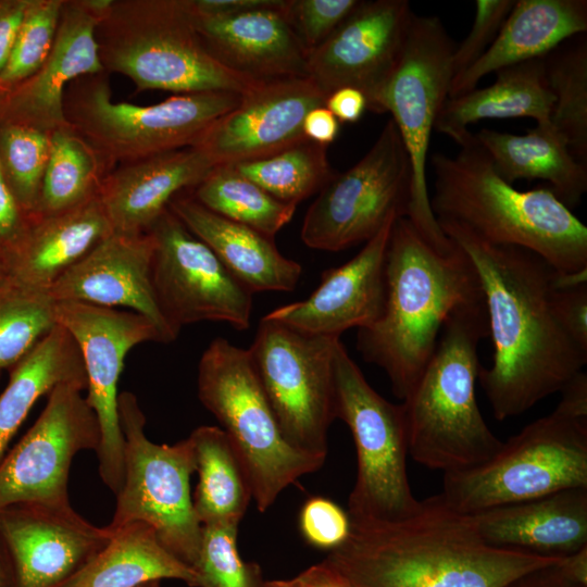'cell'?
<instances>
[{
	"instance_id": "6da1fadb",
	"label": "cell",
	"mask_w": 587,
	"mask_h": 587,
	"mask_svg": "<svg viewBox=\"0 0 587 587\" xmlns=\"http://www.w3.org/2000/svg\"><path fill=\"white\" fill-rule=\"evenodd\" d=\"M437 222L470 259L484 296L494 352L478 380L494 417L517 416L560 392L587 363V351L554 313L555 270L529 250L488 242L453 221Z\"/></svg>"
},
{
	"instance_id": "7a4b0ae2",
	"label": "cell",
	"mask_w": 587,
	"mask_h": 587,
	"mask_svg": "<svg viewBox=\"0 0 587 587\" xmlns=\"http://www.w3.org/2000/svg\"><path fill=\"white\" fill-rule=\"evenodd\" d=\"M562 558L484 542L438 494L399 521L351 522L348 539L323 561L351 587H503Z\"/></svg>"
},
{
	"instance_id": "3957f363",
	"label": "cell",
	"mask_w": 587,
	"mask_h": 587,
	"mask_svg": "<svg viewBox=\"0 0 587 587\" xmlns=\"http://www.w3.org/2000/svg\"><path fill=\"white\" fill-rule=\"evenodd\" d=\"M386 299L378 320L358 329L362 358L386 373L394 395H410L460 307L482 299L478 277L460 247L442 253L405 217L395 220L385 264Z\"/></svg>"
},
{
	"instance_id": "277c9868",
	"label": "cell",
	"mask_w": 587,
	"mask_h": 587,
	"mask_svg": "<svg viewBox=\"0 0 587 587\" xmlns=\"http://www.w3.org/2000/svg\"><path fill=\"white\" fill-rule=\"evenodd\" d=\"M453 157L433 153L437 220L459 223L482 239L541 257L560 273L587 270V227L549 188L519 190L495 170L471 134Z\"/></svg>"
},
{
	"instance_id": "5b68a950",
	"label": "cell",
	"mask_w": 587,
	"mask_h": 587,
	"mask_svg": "<svg viewBox=\"0 0 587 587\" xmlns=\"http://www.w3.org/2000/svg\"><path fill=\"white\" fill-rule=\"evenodd\" d=\"M489 335L484 297L457 309L444 324L417 384L402 401L409 454L445 473L476 467L501 448L475 397L478 345Z\"/></svg>"
},
{
	"instance_id": "8992f818",
	"label": "cell",
	"mask_w": 587,
	"mask_h": 587,
	"mask_svg": "<svg viewBox=\"0 0 587 587\" xmlns=\"http://www.w3.org/2000/svg\"><path fill=\"white\" fill-rule=\"evenodd\" d=\"M96 37L104 72L128 77L139 91L243 95L259 83L209 50L187 0H113Z\"/></svg>"
},
{
	"instance_id": "52a82bcc",
	"label": "cell",
	"mask_w": 587,
	"mask_h": 587,
	"mask_svg": "<svg viewBox=\"0 0 587 587\" xmlns=\"http://www.w3.org/2000/svg\"><path fill=\"white\" fill-rule=\"evenodd\" d=\"M197 388L243 461L260 512L323 466L326 457L301 452L284 438L248 349L213 339L199 360Z\"/></svg>"
},
{
	"instance_id": "ba28073f",
	"label": "cell",
	"mask_w": 587,
	"mask_h": 587,
	"mask_svg": "<svg viewBox=\"0 0 587 587\" xmlns=\"http://www.w3.org/2000/svg\"><path fill=\"white\" fill-rule=\"evenodd\" d=\"M105 74L74 80L65 91L64 115L107 170L116 162L127 164L192 147L241 98L212 91L175 95L152 105L115 102Z\"/></svg>"
},
{
	"instance_id": "9c48e42d",
	"label": "cell",
	"mask_w": 587,
	"mask_h": 587,
	"mask_svg": "<svg viewBox=\"0 0 587 587\" xmlns=\"http://www.w3.org/2000/svg\"><path fill=\"white\" fill-rule=\"evenodd\" d=\"M577 487H587V420L553 411L503 441L487 462L445 473L440 495L473 514Z\"/></svg>"
},
{
	"instance_id": "30bf717a",
	"label": "cell",
	"mask_w": 587,
	"mask_h": 587,
	"mask_svg": "<svg viewBox=\"0 0 587 587\" xmlns=\"http://www.w3.org/2000/svg\"><path fill=\"white\" fill-rule=\"evenodd\" d=\"M336 419L349 427L357 476L348 498L352 523L402 520L420 505L411 489L407 422L402 403L380 396L339 339L334 357Z\"/></svg>"
},
{
	"instance_id": "8fae6325",
	"label": "cell",
	"mask_w": 587,
	"mask_h": 587,
	"mask_svg": "<svg viewBox=\"0 0 587 587\" xmlns=\"http://www.w3.org/2000/svg\"><path fill=\"white\" fill-rule=\"evenodd\" d=\"M455 48L438 16L414 15L400 59L377 101V112L391 114L409 157L410 200L405 217L439 252L455 248L440 229L430 207L426 163L430 137L449 97Z\"/></svg>"
},
{
	"instance_id": "7c38bea8",
	"label": "cell",
	"mask_w": 587,
	"mask_h": 587,
	"mask_svg": "<svg viewBox=\"0 0 587 587\" xmlns=\"http://www.w3.org/2000/svg\"><path fill=\"white\" fill-rule=\"evenodd\" d=\"M117 412L124 438V478L108 527L146 523L170 552L192 569L202 525L190 492L196 472L191 440L188 437L174 445L149 440L145 414L133 392L118 394Z\"/></svg>"
},
{
	"instance_id": "4fadbf2b",
	"label": "cell",
	"mask_w": 587,
	"mask_h": 587,
	"mask_svg": "<svg viewBox=\"0 0 587 587\" xmlns=\"http://www.w3.org/2000/svg\"><path fill=\"white\" fill-rule=\"evenodd\" d=\"M339 337L312 335L262 317L248 349L286 441L327 457L336 419L334 357Z\"/></svg>"
},
{
	"instance_id": "5bb4252c",
	"label": "cell",
	"mask_w": 587,
	"mask_h": 587,
	"mask_svg": "<svg viewBox=\"0 0 587 587\" xmlns=\"http://www.w3.org/2000/svg\"><path fill=\"white\" fill-rule=\"evenodd\" d=\"M410 188L409 157L390 118L369 151L319 191L303 218L301 240L330 252L366 242L391 217L405 216Z\"/></svg>"
},
{
	"instance_id": "9a60e30c",
	"label": "cell",
	"mask_w": 587,
	"mask_h": 587,
	"mask_svg": "<svg viewBox=\"0 0 587 587\" xmlns=\"http://www.w3.org/2000/svg\"><path fill=\"white\" fill-rule=\"evenodd\" d=\"M149 232L155 242V299L175 334L203 321L225 322L239 330L250 326L253 294L168 208Z\"/></svg>"
},
{
	"instance_id": "2e32d148",
	"label": "cell",
	"mask_w": 587,
	"mask_h": 587,
	"mask_svg": "<svg viewBox=\"0 0 587 587\" xmlns=\"http://www.w3.org/2000/svg\"><path fill=\"white\" fill-rule=\"evenodd\" d=\"M57 323L76 342L87 376V401L97 414L101 441L98 471L116 495L124 478V438L117 412V385L124 360L134 347L163 342L157 326L146 316L115 308L80 302H57Z\"/></svg>"
},
{
	"instance_id": "e0dca14e",
	"label": "cell",
	"mask_w": 587,
	"mask_h": 587,
	"mask_svg": "<svg viewBox=\"0 0 587 587\" xmlns=\"http://www.w3.org/2000/svg\"><path fill=\"white\" fill-rule=\"evenodd\" d=\"M82 388L62 384L48 395L39 417L0 461V509L16 503L70 504L74 457L97 452L101 429Z\"/></svg>"
},
{
	"instance_id": "ac0fdd59",
	"label": "cell",
	"mask_w": 587,
	"mask_h": 587,
	"mask_svg": "<svg viewBox=\"0 0 587 587\" xmlns=\"http://www.w3.org/2000/svg\"><path fill=\"white\" fill-rule=\"evenodd\" d=\"M414 15L408 0L360 1L308 53V77L327 96L342 87L360 90L367 110L376 113L378 97L397 66Z\"/></svg>"
},
{
	"instance_id": "d6986e66",
	"label": "cell",
	"mask_w": 587,
	"mask_h": 587,
	"mask_svg": "<svg viewBox=\"0 0 587 587\" xmlns=\"http://www.w3.org/2000/svg\"><path fill=\"white\" fill-rule=\"evenodd\" d=\"M327 95L309 77L259 82L239 104L214 122L192 146L217 165L275 154L299 141L305 115Z\"/></svg>"
},
{
	"instance_id": "ffe728a7",
	"label": "cell",
	"mask_w": 587,
	"mask_h": 587,
	"mask_svg": "<svg viewBox=\"0 0 587 587\" xmlns=\"http://www.w3.org/2000/svg\"><path fill=\"white\" fill-rule=\"evenodd\" d=\"M0 534L15 575V587H59L111 539L70 504L16 503L0 509Z\"/></svg>"
},
{
	"instance_id": "44dd1931",
	"label": "cell",
	"mask_w": 587,
	"mask_h": 587,
	"mask_svg": "<svg viewBox=\"0 0 587 587\" xmlns=\"http://www.w3.org/2000/svg\"><path fill=\"white\" fill-rule=\"evenodd\" d=\"M155 242L150 232H113L48 289L55 302L127 308L149 319L164 344L177 338L165 321L152 285Z\"/></svg>"
},
{
	"instance_id": "7402d4cb",
	"label": "cell",
	"mask_w": 587,
	"mask_h": 587,
	"mask_svg": "<svg viewBox=\"0 0 587 587\" xmlns=\"http://www.w3.org/2000/svg\"><path fill=\"white\" fill-rule=\"evenodd\" d=\"M397 217L351 260L324 271L319 287L307 299L276 308L264 317L302 333L332 337L375 323L385 305L386 253Z\"/></svg>"
},
{
	"instance_id": "603a6c76",
	"label": "cell",
	"mask_w": 587,
	"mask_h": 587,
	"mask_svg": "<svg viewBox=\"0 0 587 587\" xmlns=\"http://www.w3.org/2000/svg\"><path fill=\"white\" fill-rule=\"evenodd\" d=\"M100 17L83 0L65 1L52 49L39 70L0 97V121L51 133L67 124L64 96L76 79L104 73L96 37Z\"/></svg>"
},
{
	"instance_id": "cb8c5ba5",
	"label": "cell",
	"mask_w": 587,
	"mask_h": 587,
	"mask_svg": "<svg viewBox=\"0 0 587 587\" xmlns=\"http://www.w3.org/2000/svg\"><path fill=\"white\" fill-rule=\"evenodd\" d=\"M284 4L285 0H272L267 5L230 15L191 13L209 50L230 70L259 82L308 77V51Z\"/></svg>"
},
{
	"instance_id": "d4e9b609",
	"label": "cell",
	"mask_w": 587,
	"mask_h": 587,
	"mask_svg": "<svg viewBox=\"0 0 587 587\" xmlns=\"http://www.w3.org/2000/svg\"><path fill=\"white\" fill-rule=\"evenodd\" d=\"M215 166L195 147L160 153L110 171L98 198L113 232L147 233L174 197L196 187Z\"/></svg>"
},
{
	"instance_id": "484cf974",
	"label": "cell",
	"mask_w": 587,
	"mask_h": 587,
	"mask_svg": "<svg viewBox=\"0 0 587 587\" xmlns=\"http://www.w3.org/2000/svg\"><path fill=\"white\" fill-rule=\"evenodd\" d=\"M490 546L562 558L587 546V487L467 514Z\"/></svg>"
},
{
	"instance_id": "4316f807",
	"label": "cell",
	"mask_w": 587,
	"mask_h": 587,
	"mask_svg": "<svg viewBox=\"0 0 587 587\" xmlns=\"http://www.w3.org/2000/svg\"><path fill=\"white\" fill-rule=\"evenodd\" d=\"M586 32V0H515L486 52L452 78L448 98L473 90L482 78L501 68L542 59Z\"/></svg>"
},
{
	"instance_id": "83f0119b",
	"label": "cell",
	"mask_w": 587,
	"mask_h": 587,
	"mask_svg": "<svg viewBox=\"0 0 587 587\" xmlns=\"http://www.w3.org/2000/svg\"><path fill=\"white\" fill-rule=\"evenodd\" d=\"M168 209L252 294L296 288L302 266L282 254L274 239L208 210L191 195L178 193Z\"/></svg>"
},
{
	"instance_id": "f1b7e54d",
	"label": "cell",
	"mask_w": 587,
	"mask_h": 587,
	"mask_svg": "<svg viewBox=\"0 0 587 587\" xmlns=\"http://www.w3.org/2000/svg\"><path fill=\"white\" fill-rule=\"evenodd\" d=\"M111 233L98 195L64 212L33 215L24 237L7 259V273L48 290Z\"/></svg>"
},
{
	"instance_id": "f546056e",
	"label": "cell",
	"mask_w": 587,
	"mask_h": 587,
	"mask_svg": "<svg viewBox=\"0 0 587 587\" xmlns=\"http://www.w3.org/2000/svg\"><path fill=\"white\" fill-rule=\"evenodd\" d=\"M474 137L509 184L546 180L569 209L576 207L587 191V164L574 158L550 123L536 124L523 135L483 128Z\"/></svg>"
},
{
	"instance_id": "4dcf8cb0",
	"label": "cell",
	"mask_w": 587,
	"mask_h": 587,
	"mask_svg": "<svg viewBox=\"0 0 587 587\" xmlns=\"http://www.w3.org/2000/svg\"><path fill=\"white\" fill-rule=\"evenodd\" d=\"M495 73L490 86L448 98L435 130L459 146L472 134L467 126L482 120L530 117L536 124L550 123L554 98L546 79L544 58Z\"/></svg>"
},
{
	"instance_id": "1f68e13d",
	"label": "cell",
	"mask_w": 587,
	"mask_h": 587,
	"mask_svg": "<svg viewBox=\"0 0 587 587\" xmlns=\"http://www.w3.org/2000/svg\"><path fill=\"white\" fill-rule=\"evenodd\" d=\"M10 371L0 394V461L36 401L59 385L87 389L79 349L70 333L57 324Z\"/></svg>"
},
{
	"instance_id": "d6a6232c",
	"label": "cell",
	"mask_w": 587,
	"mask_h": 587,
	"mask_svg": "<svg viewBox=\"0 0 587 587\" xmlns=\"http://www.w3.org/2000/svg\"><path fill=\"white\" fill-rule=\"evenodd\" d=\"M111 530L108 544L59 587H138L162 579L198 587L195 571L162 545L150 525L134 522Z\"/></svg>"
},
{
	"instance_id": "836d02e7",
	"label": "cell",
	"mask_w": 587,
	"mask_h": 587,
	"mask_svg": "<svg viewBox=\"0 0 587 587\" xmlns=\"http://www.w3.org/2000/svg\"><path fill=\"white\" fill-rule=\"evenodd\" d=\"M199 482L192 496L201 525L240 524L252 499L243 461L220 426H199L189 435Z\"/></svg>"
},
{
	"instance_id": "e575fe53",
	"label": "cell",
	"mask_w": 587,
	"mask_h": 587,
	"mask_svg": "<svg viewBox=\"0 0 587 587\" xmlns=\"http://www.w3.org/2000/svg\"><path fill=\"white\" fill-rule=\"evenodd\" d=\"M108 170L70 125L50 133V151L35 215H51L95 198Z\"/></svg>"
},
{
	"instance_id": "d590c367",
	"label": "cell",
	"mask_w": 587,
	"mask_h": 587,
	"mask_svg": "<svg viewBox=\"0 0 587 587\" xmlns=\"http://www.w3.org/2000/svg\"><path fill=\"white\" fill-rule=\"evenodd\" d=\"M190 195L208 210L272 239L290 222L297 207L274 198L233 164L215 166Z\"/></svg>"
},
{
	"instance_id": "8d00e7d4",
	"label": "cell",
	"mask_w": 587,
	"mask_h": 587,
	"mask_svg": "<svg viewBox=\"0 0 587 587\" xmlns=\"http://www.w3.org/2000/svg\"><path fill=\"white\" fill-rule=\"evenodd\" d=\"M544 58L554 102L550 124L571 153L587 164V39L576 36Z\"/></svg>"
},
{
	"instance_id": "74e56055",
	"label": "cell",
	"mask_w": 587,
	"mask_h": 587,
	"mask_svg": "<svg viewBox=\"0 0 587 587\" xmlns=\"http://www.w3.org/2000/svg\"><path fill=\"white\" fill-rule=\"evenodd\" d=\"M327 149L305 139L275 154L233 165L274 198L297 205L319 192L336 174Z\"/></svg>"
},
{
	"instance_id": "f35d334b",
	"label": "cell",
	"mask_w": 587,
	"mask_h": 587,
	"mask_svg": "<svg viewBox=\"0 0 587 587\" xmlns=\"http://www.w3.org/2000/svg\"><path fill=\"white\" fill-rule=\"evenodd\" d=\"M48 290L0 276V373L12 369L58 323Z\"/></svg>"
},
{
	"instance_id": "ab89813d",
	"label": "cell",
	"mask_w": 587,
	"mask_h": 587,
	"mask_svg": "<svg viewBox=\"0 0 587 587\" xmlns=\"http://www.w3.org/2000/svg\"><path fill=\"white\" fill-rule=\"evenodd\" d=\"M50 151V133L0 121V170L21 208L35 215Z\"/></svg>"
},
{
	"instance_id": "60d3db41",
	"label": "cell",
	"mask_w": 587,
	"mask_h": 587,
	"mask_svg": "<svg viewBox=\"0 0 587 587\" xmlns=\"http://www.w3.org/2000/svg\"><path fill=\"white\" fill-rule=\"evenodd\" d=\"M65 0H29L9 60L0 74V97L33 76L49 55Z\"/></svg>"
},
{
	"instance_id": "b9f144b4",
	"label": "cell",
	"mask_w": 587,
	"mask_h": 587,
	"mask_svg": "<svg viewBox=\"0 0 587 587\" xmlns=\"http://www.w3.org/2000/svg\"><path fill=\"white\" fill-rule=\"evenodd\" d=\"M238 525H202L201 541L192 570L198 587H262L260 566L245 562L237 548Z\"/></svg>"
},
{
	"instance_id": "7bdbcfd3",
	"label": "cell",
	"mask_w": 587,
	"mask_h": 587,
	"mask_svg": "<svg viewBox=\"0 0 587 587\" xmlns=\"http://www.w3.org/2000/svg\"><path fill=\"white\" fill-rule=\"evenodd\" d=\"M359 0H285L284 9L308 53L357 8Z\"/></svg>"
},
{
	"instance_id": "ee69618b",
	"label": "cell",
	"mask_w": 587,
	"mask_h": 587,
	"mask_svg": "<svg viewBox=\"0 0 587 587\" xmlns=\"http://www.w3.org/2000/svg\"><path fill=\"white\" fill-rule=\"evenodd\" d=\"M515 0H476L475 16L467 36L453 50L451 68L453 77L471 67L490 47Z\"/></svg>"
},
{
	"instance_id": "f6af8a7d",
	"label": "cell",
	"mask_w": 587,
	"mask_h": 587,
	"mask_svg": "<svg viewBox=\"0 0 587 587\" xmlns=\"http://www.w3.org/2000/svg\"><path fill=\"white\" fill-rule=\"evenodd\" d=\"M299 529L310 546L330 552L348 539L351 521L348 513L333 500L315 496L301 507Z\"/></svg>"
},
{
	"instance_id": "bcb514c9",
	"label": "cell",
	"mask_w": 587,
	"mask_h": 587,
	"mask_svg": "<svg viewBox=\"0 0 587 587\" xmlns=\"http://www.w3.org/2000/svg\"><path fill=\"white\" fill-rule=\"evenodd\" d=\"M551 300L563 328L587 351V284L565 289L553 288Z\"/></svg>"
},
{
	"instance_id": "7dc6e473",
	"label": "cell",
	"mask_w": 587,
	"mask_h": 587,
	"mask_svg": "<svg viewBox=\"0 0 587 587\" xmlns=\"http://www.w3.org/2000/svg\"><path fill=\"white\" fill-rule=\"evenodd\" d=\"M32 218L18 204L0 170V254L4 262L24 237Z\"/></svg>"
},
{
	"instance_id": "c3c4849f",
	"label": "cell",
	"mask_w": 587,
	"mask_h": 587,
	"mask_svg": "<svg viewBox=\"0 0 587 587\" xmlns=\"http://www.w3.org/2000/svg\"><path fill=\"white\" fill-rule=\"evenodd\" d=\"M29 0H0V74L2 73Z\"/></svg>"
},
{
	"instance_id": "681fc988",
	"label": "cell",
	"mask_w": 587,
	"mask_h": 587,
	"mask_svg": "<svg viewBox=\"0 0 587 587\" xmlns=\"http://www.w3.org/2000/svg\"><path fill=\"white\" fill-rule=\"evenodd\" d=\"M264 587H351L344 577L324 561L314 564L289 579L264 580Z\"/></svg>"
},
{
	"instance_id": "f907efd6",
	"label": "cell",
	"mask_w": 587,
	"mask_h": 587,
	"mask_svg": "<svg viewBox=\"0 0 587 587\" xmlns=\"http://www.w3.org/2000/svg\"><path fill=\"white\" fill-rule=\"evenodd\" d=\"M327 108L341 123H355L367 110L365 96L352 87H342L330 92L325 101Z\"/></svg>"
},
{
	"instance_id": "816d5d0a",
	"label": "cell",
	"mask_w": 587,
	"mask_h": 587,
	"mask_svg": "<svg viewBox=\"0 0 587 587\" xmlns=\"http://www.w3.org/2000/svg\"><path fill=\"white\" fill-rule=\"evenodd\" d=\"M561 400L555 412L578 420H587V374L583 370L560 390Z\"/></svg>"
},
{
	"instance_id": "f5cc1de1",
	"label": "cell",
	"mask_w": 587,
	"mask_h": 587,
	"mask_svg": "<svg viewBox=\"0 0 587 587\" xmlns=\"http://www.w3.org/2000/svg\"><path fill=\"white\" fill-rule=\"evenodd\" d=\"M302 128L309 140L328 146L338 137L340 122L323 105L311 110L305 115Z\"/></svg>"
},
{
	"instance_id": "db71d44e",
	"label": "cell",
	"mask_w": 587,
	"mask_h": 587,
	"mask_svg": "<svg viewBox=\"0 0 587 587\" xmlns=\"http://www.w3.org/2000/svg\"><path fill=\"white\" fill-rule=\"evenodd\" d=\"M272 0H187L190 10L197 15H230L267 5Z\"/></svg>"
},
{
	"instance_id": "11a10c76",
	"label": "cell",
	"mask_w": 587,
	"mask_h": 587,
	"mask_svg": "<svg viewBox=\"0 0 587 587\" xmlns=\"http://www.w3.org/2000/svg\"><path fill=\"white\" fill-rule=\"evenodd\" d=\"M558 564L529 572L503 587H587L564 577Z\"/></svg>"
},
{
	"instance_id": "9f6ffc18",
	"label": "cell",
	"mask_w": 587,
	"mask_h": 587,
	"mask_svg": "<svg viewBox=\"0 0 587 587\" xmlns=\"http://www.w3.org/2000/svg\"><path fill=\"white\" fill-rule=\"evenodd\" d=\"M557 567L567 579L587 586V546L563 557Z\"/></svg>"
},
{
	"instance_id": "6f0895ef",
	"label": "cell",
	"mask_w": 587,
	"mask_h": 587,
	"mask_svg": "<svg viewBox=\"0 0 587 587\" xmlns=\"http://www.w3.org/2000/svg\"><path fill=\"white\" fill-rule=\"evenodd\" d=\"M0 587H15L13 564L7 545L0 534Z\"/></svg>"
},
{
	"instance_id": "680465c9",
	"label": "cell",
	"mask_w": 587,
	"mask_h": 587,
	"mask_svg": "<svg viewBox=\"0 0 587 587\" xmlns=\"http://www.w3.org/2000/svg\"><path fill=\"white\" fill-rule=\"evenodd\" d=\"M160 580H152L145 584L139 585L138 587H160Z\"/></svg>"
},
{
	"instance_id": "91938a15",
	"label": "cell",
	"mask_w": 587,
	"mask_h": 587,
	"mask_svg": "<svg viewBox=\"0 0 587 587\" xmlns=\"http://www.w3.org/2000/svg\"><path fill=\"white\" fill-rule=\"evenodd\" d=\"M5 273H7L5 262L2 255L0 254V276H2Z\"/></svg>"
},
{
	"instance_id": "94428289",
	"label": "cell",
	"mask_w": 587,
	"mask_h": 587,
	"mask_svg": "<svg viewBox=\"0 0 587 587\" xmlns=\"http://www.w3.org/2000/svg\"><path fill=\"white\" fill-rule=\"evenodd\" d=\"M263 584H264V583H263ZM262 587H264V586H262Z\"/></svg>"
}]
</instances>
